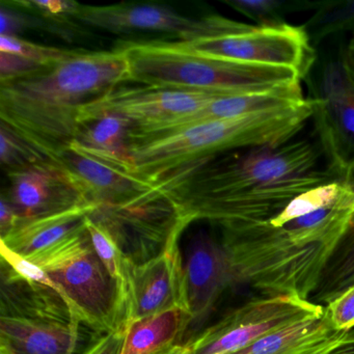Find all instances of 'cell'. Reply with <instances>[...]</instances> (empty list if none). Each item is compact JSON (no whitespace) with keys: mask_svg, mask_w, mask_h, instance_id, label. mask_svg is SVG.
<instances>
[{"mask_svg":"<svg viewBox=\"0 0 354 354\" xmlns=\"http://www.w3.org/2000/svg\"><path fill=\"white\" fill-rule=\"evenodd\" d=\"M337 339H339V337H335V339H331V341H329L328 343L325 344V345L321 346L320 348H318V349L314 350V351L310 352L308 354H325V352L327 351V350L329 349V348L331 347V346L335 345V343H337Z\"/></svg>","mask_w":354,"mask_h":354,"instance_id":"obj_37","label":"cell"},{"mask_svg":"<svg viewBox=\"0 0 354 354\" xmlns=\"http://www.w3.org/2000/svg\"><path fill=\"white\" fill-rule=\"evenodd\" d=\"M190 348L188 344L185 345H180V344H174L161 351L157 352L156 354H189Z\"/></svg>","mask_w":354,"mask_h":354,"instance_id":"obj_35","label":"cell"},{"mask_svg":"<svg viewBox=\"0 0 354 354\" xmlns=\"http://www.w3.org/2000/svg\"><path fill=\"white\" fill-rule=\"evenodd\" d=\"M302 93L301 84L274 91V92L261 93V94L236 95V96L217 97L203 107L201 111L178 120L169 125L163 126L158 129L145 132H130L129 140L133 138H148L158 136L167 132L175 131L194 124L204 122L216 121V120L231 119L241 117L259 111H271V109H286L295 106L306 101Z\"/></svg>","mask_w":354,"mask_h":354,"instance_id":"obj_17","label":"cell"},{"mask_svg":"<svg viewBox=\"0 0 354 354\" xmlns=\"http://www.w3.org/2000/svg\"><path fill=\"white\" fill-rule=\"evenodd\" d=\"M30 259L50 277L80 322L105 333L125 329V299L97 256L86 229Z\"/></svg>","mask_w":354,"mask_h":354,"instance_id":"obj_6","label":"cell"},{"mask_svg":"<svg viewBox=\"0 0 354 354\" xmlns=\"http://www.w3.org/2000/svg\"><path fill=\"white\" fill-rule=\"evenodd\" d=\"M120 49L72 50L32 75L0 82V120L53 162L77 140L80 113L127 82Z\"/></svg>","mask_w":354,"mask_h":354,"instance_id":"obj_3","label":"cell"},{"mask_svg":"<svg viewBox=\"0 0 354 354\" xmlns=\"http://www.w3.org/2000/svg\"><path fill=\"white\" fill-rule=\"evenodd\" d=\"M183 231H176L160 254L140 264L132 261L126 286V324L175 308L189 312L183 256L179 248Z\"/></svg>","mask_w":354,"mask_h":354,"instance_id":"obj_12","label":"cell"},{"mask_svg":"<svg viewBox=\"0 0 354 354\" xmlns=\"http://www.w3.org/2000/svg\"><path fill=\"white\" fill-rule=\"evenodd\" d=\"M324 306L333 330L348 333L354 329V283L337 294Z\"/></svg>","mask_w":354,"mask_h":354,"instance_id":"obj_29","label":"cell"},{"mask_svg":"<svg viewBox=\"0 0 354 354\" xmlns=\"http://www.w3.org/2000/svg\"><path fill=\"white\" fill-rule=\"evenodd\" d=\"M71 51L36 44L20 37L0 36V53L24 57L42 67L55 65L68 57Z\"/></svg>","mask_w":354,"mask_h":354,"instance_id":"obj_28","label":"cell"},{"mask_svg":"<svg viewBox=\"0 0 354 354\" xmlns=\"http://www.w3.org/2000/svg\"><path fill=\"white\" fill-rule=\"evenodd\" d=\"M115 48L127 59V82L157 90L236 96L274 92L302 82L291 69L204 57L177 42L126 41Z\"/></svg>","mask_w":354,"mask_h":354,"instance_id":"obj_5","label":"cell"},{"mask_svg":"<svg viewBox=\"0 0 354 354\" xmlns=\"http://www.w3.org/2000/svg\"><path fill=\"white\" fill-rule=\"evenodd\" d=\"M0 254H1L3 262L7 264L18 277L26 279L28 283L45 286V287L50 288L57 292V287L51 281L49 275L40 266L32 262L30 259L12 252L3 244L0 245Z\"/></svg>","mask_w":354,"mask_h":354,"instance_id":"obj_30","label":"cell"},{"mask_svg":"<svg viewBox=\"0 0 354 354\" xmlns=\"http://www.w3.org/2000/svg\"><path fill=\"white\" fill-rule=\"evenodd\" d=\"M325 354H354V329L346 333Z\"/></svg>","mask_w":354,"mask_h":354,"instance_id":"obj_33","label":"cell"},{"mask_svg":"<svg viewBox=\"0 0 354 354\" xmlns=\"http://www.w3.org/2000/svg\"><path fill=\"white\" fill-rule=\"evenodd\" d=\"M344 189L345 185L341 179L317 186L296 196L279 214L267 221L272 225H279L302 215L308 214L317 209L335 203L343 194Z\"/></svg>","mask_w":354,"mask_h":354,"instance_id":"obj_24","label":"cell"},{"mask_svg":"<svg viewBox=\"0 0 354 354\" xmlns=\"http://www.w3.org/2000/svg\"><path fill=\"white\" fill-rule=\"evenodd\" d=\"M341 62L354 84V46L347 44L343 50Z\"/></svg>","mask_w":354,"mask_h":354,"instance_id":"obj_34","label":"cell"},{"mask_svg":"<svg viewBox=\"0 0 354 354\" xmlns=\"http://www.w3.org/2000/svg\"><path fill=\"white\" fill-rule=\"evenodd\" d=\"M55 165L67 173L88 203L98 206H136L158 196L156 186L84 152L74 142Z\"/></svg>","mask_w":354,"mask_h":354,"instance_id":"obj_13","label":"cell"},{"mask_svg":"<svg viewBox=\"0 0 354 354\" xmlns=\"http://www.w3.org/2000/svg\"><path fill=\"white\" fill-rule=\"evenodd\" d=\"M312 100V119L328 169L341 179L354 162V84L341 59L323 68Z\"/></svg>","mask_w":354,"mask_h":354,"instance_id":"obj_10","label":"cell"},{"mask_svg":"<svg viewBox=\"0 0 354 354\" xmlns=\"http://www.w3.org/2000/svg\"><path fill=\"white\" fill-rule=\"evenodd\" d=\"M313 113L314 103L306 99L295 106L194 124L128 140V154L136 175L155 186L236 150L291 142L312 119Z\"/></svg>","mask_w":354,"mask_h":354,"instance_id":"obj_4","label":"cell"},{"mask_svg":"<svg viewBox=\"0 0 354 354\" xmlns=\"http://www.w3.org/2000/svg\"><path fill=\"white\" fill-rule=\"evenodd\" d=\"M10 7L24 11L42 19L44 26L64 32V26H74L80 3L72 0H48V1H5ZM40 19V20H41ZM77 22V21H76Z\"/></svg>","mask_w":354,"mask_h":354,"instance_id":"obj_26","label":"cell"},{"mask_svg":"<svg viewBox=\"0 0 354 354\" xmlns=\"http://www.w3.org/2000/svg\"><path fill=\"white\" fill-rule=\"evenodd\" d=\"M348 44L352 45V46H354V32H352L351 38H350L349 42H348Z\"/></svg>","mask_w":354,"mask_h":354,"instance_id":"obj_38","label":"cell"},{"mask_svg":"<svg viewBox=\"0 0 354 354\" xmlns=\"http://www.w3.org/2000/svg\"><path fill=\"white\" fill-rule=\"evenodd\" d=\"M342 182L345 184L346 187L349 189L354 196V162L350 165L349 169L346 171L345 175L341 178Z\"/></svg>","mask_w":354,"mask_h":354,"instance_id":"obj_36","label":"cell"},{"mask_svg":"<svg viewBox=\"0 0 354 354\" xmlns=\"http://www.w3.org/2000/svg\"><path fill=\"white\" fill-rule=\"evenodd\" d=\"M84 225L97 256L99 257L113 281L121 288L124 299H125L128 271L132 262L131 259L126 256L125 252L120 248L117 240L102 223L88 215L84 221Z\"/></svg>","mask_w":354,"mask_h":354,"instance_id":"obj_23","label":"cell"},{"mask_svg":"<svg viewBox=\"0 0 354 354\" xmlns=\"http://www.w3.org/2000/svg\"><path fill=\"white\" fill-rule=\"evenodd\" d=\"M98 208L88 204L50 216L24 221L1 238V244L12 252L32 258L86 229V217Z\"/></svg>","mask_w":354,"mask_h":354,"instance_id":"obj_18","label":"cell"},{"mask_svg":"<svg viewBox=\"0 0 354 354\" xmlns=\"http://www.w3.org/2000/svg\"><path fill=\"white\" fill-rule=\"evenodd\" d=\"M190 322L189 312L182 308L130 321L125 326L120 354H156L174 345Z\"/></svg>","mask_w":354,"mask_h":354,"instance_id":"obj_19","label":"cell"},{"mask_svg":"<svg viewBox=\"0 0 354 354\" xmlns=\"http://www.w3.org/2000/svg\"><path fill=\"white\" fill-rule=\"evenodd\" d=\"M80 323L68 308L1 314L0 354H74Z\"/></svg>","mask_w":354,"mask_h":354,"instance_id":"obj_16","label":"cell"},{"mask_svg":"<svg viewBox=\"0 0 354 354\" xmlns=\"http://www.w3.org/2000/svg\"><path fill=\"white\" fill-rule=\"evenodd\" d=\"M22 221H24L18 214L15 207L10 202L9 198L6 196L5 194H1V201H0V232H1V238L11 233Z\"/></svg>","mask_w":354,"mask_h":354,"instance_id":"obj_32","label":"cell"},{"mask_svg":"<svg viewBox=\"0 0 354 354\" xmlns=\"http://www.w3.org/2000/svg\"><path fill=\"white\" fill-rule=\"evenodd\" d=\"M7 175L11 186L6 196L24 221L92 204L84 198L67 173L53 161L8 171Z\"/></svg>","mask_w":354,"mask_h":354,"instance_id":"obj_15","label":"cell"},{"mask_svg":"<svg viewBox=\"0 0 354 354\" xmlns=\"http://www.w3.org/2000/svg\"><path fill=\"white\" fill-rule=\"evenodd\" d=\"M324 313V306L297 295H263L205 329L188 343L189 354H232L266 335Z\"/></svg>","mask_w":354,"mask_h":354,"instance_id":"obj_7","label":"cell"},{"mask_svg":"<svg viewBox=\"0 0 354 354\" xmlns=\"http://www.w3.org/2000/svg\"><path fill=\"white\" fill-rule=\"evenodd\" d=\"M320 151L306 140L227 153L156 184L187 227L206 221L219 229L268 221L296 196L339 179L319 169Z\"/></svg>","mask_w":354,"mask_h":354,"instance_id":"obj_1","label":"cell"},{"mask_svg":"<svg viewBox=\"0 0 354 354\" xmlns=\"http://www.w3.org/2000/svg\"><path fill=\"white\" fill-rule=\"evenodd\" d=\"M183 261L190 324L198 328L212 314L223 292L236 286L235 279L223 243L206 231L192 236Z\"/></svg>","mask_w":354,"mask_h":354,"instance_id":"obj_14","label":"cell"},{"mask_svg":"<svg viewBox=\"0 0 354 354\" xmlns=\"http://www.w3.org/2000/svg\"><path fill=\"white\" fill-rule=\"evenodd\" d=\"M229 7L256 22L258 26L285 24L283 14L297 10H310V1L289 3L285 0H227Z\"/></svg>","mask_w":354,"mask_h":354,"instance_id":"obj_25","label":"cell"},{"mask_svg":"<svg viewBox=\"0 0 354 354\" xmlns=\"http://www.w3.org/2000/svg\"><path fill=\"white\" fill-rule=\"evenodd\" d=\"M175 42L185 50L204 57L291 69L302 80L310 74L316 61V51L304 26H256L243 34Z\"/></svg>","mask_w":354,"mask_h":354,"instance_id":"obj_9","label":"cell"},{"mask_svg":"<svg viewBox=\"0 0 354 354\" xmlns=\"http://www.w3.org/2000/svg\"><path fill=\"white\" fill-rule=\"evenodd\" d=\"M353 217L354 196L345 186L333 204L283 225L265 221L221 229L235 285L310 300Z\"/></svg>","mask_w":354,"mask_h":354,"instance_id":"obj_2","label":"cell"},{"mask_svg":"<svg viewBox=\"0 0 354 354\" xmlns=\"http://www.w3.org/2000/svg\"><path fill=\"white\" fill-rule=\"evenodd\" d=\"M0 161L8 173L50 160L0 124Z\"/></svg>","mask_w":354,"mask_h":354,"instance_id":"obj_27","label":"cell"},{"mask_svg":"<svg viewBox=\"0 0 354 354\" xmlns=\"http://www.w3.org/2000/svg\"><path fill=\"white\" fill-rule=\"evenodd\" d=\"M76 21L118 35L136 32L169 35L178 42L243 34L256 26L218 15L187 17L167 6L151 3H122L100 7L80 5Z\"/></svg>","mask_w":354,"mask_h":354,"instance_id":"obj_8","label":"cell"},{"mask_svg":"<svg viewBox=\"0 0 354 354\" xmlns=\"http://www.w3.org/2000/svg\"><path fill=\"white\" fill-rule=\"evenodd\" d=\"M221 95L187 91L120 88L86 105L80 113V123H90L101 115H118L129 120L130 131L145 132L169 125L192 115Z\"/></svg>","mask_w":354,"mask_h":354,"instance_id":"obj_11","label":"cell"},{"mask_svg":"<svg viewBox=\"0 0 354 354\" xmlns=\"http://www.w3.org/2000/svg\"><path fill=\"white\" fill-rule=\"evenodd\" d=\"M354 283V217L347 233L333 252L310 300L324 306Z\"/></svg>","mask_w":354,"mask_h":354,"instance_id":"obj_21","label":"cell"},{"mask_svg":"<svg viewBox=\"0 0 354 354\" xmlns=\"http://www.w3.org/2000/svg\"><path fill=\"white\" fill-rule=\"evenodd\" d=\"M124 335L125 329L106 333L82 354H120L123 345Z\"/></svg>","mask_w":354,"mask_h":354,"instance_id":"obj_31","label":"cell"},{"mask_svg":"<svg viewBox=\"0 0 354 354\" xmlns=\"http://www.w3.org/2000/svg\"><path fill=\"white\" fill-rule=\"evenodd\" d=\"M339 333L331 328L325 312L322 316L306 319L266 335L232 354H308Z\"/></svg>","mask_w":354,"mask_h":354,"instance_id":"obj_20","label":"cell"},{"mask_svg":"<svg viewBox=\"0 0 354 354\" xmlns=\"http://www.w3.org/2000/svg\"><path fill=\"white\" fill-rule=\"evenodd\" d=\"M312 17L304 24L312 43L339 32H354V0L313 1Z\"/></svg>","mask_w":354,"mask_h":354,"instance_id":"obj_22","label":"cell"}]
</instances>
